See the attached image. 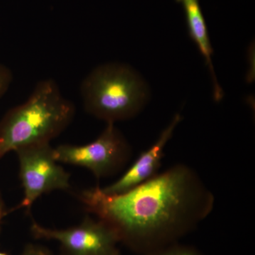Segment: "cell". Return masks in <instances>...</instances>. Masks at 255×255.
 <instances>
[{
  "mask_svg": "<svg viewBox=\"0 0 255 255\" xmlns=\"http://www.w3.org/2000/svg\"><path fill=\"white\" fill-rule=\"evenodd\" d=\"M182 5L187 19L189 36L196 43L201 54L205 59L206 65L209 69L214 89V98L216 102L222 100L224 92L220 86L212 62L214 50L210 42L207 25L201 10L199 0H176Z\"/></svg>",
  "mask_w": 255,
  "mask_h": 255,
  "instance_id": "ba28073f",
  "label": "cell"
},
{
  "mask_svg": "<svg viewBox=\"0 0 255 255\" xmlns=\"http://www.w3.org/2000/svg\"><path fill=\"white\" fill-rule=\"evenodd\" d=\"M21 255H52L49 251L43 247L30 244L25 247Z\"/></svg>",
  "mask_w": 255,
  "mask_h": 255,
  "instance_id": "8fae6325",
  "label": "cell"
},
{
  "mask_svg": "<svg viewBox=\"0 0 255 255\" xmlns=\"http://www.w3.org/2000/svg\"><path fill=\"white\" fill-rule=\"evenodd\" d=\"M75 107L52 79L37 83L25 103L0 120V159L11 151L50 142L73 122Z\"/></svg>",
  "mask_w": 255,
  "mask_h": 255,
  "instance_id": "7a4b0ae2",
  "label": "cell"
},
{
  "mask_svg": "<svg viewBox=\"0 0 255 255\" xmlns=\"http://www.w3.org/2000/svg\"><path fill=\"white\" fill-rule=\"evenodd\" d=\"M0 255H8L6 254V253H2V252H0Z\"/></svg>",
  "mask_w": 255,
  "mask_h": 255,
  "instance_id": "4fadbf2b",
  "label": "cell"
},
{
  "mask_svg": "<svg viewBox=\"0 0 255 255\" xmlns=\"http://www.w3.org/2000/svg\"><path fill=\"white\" fill-rule=\"evenodd\" d=\"M145 255H204L200 251L191 246L179 245L175 243L163 247Z\"/></svg>",
  "mask_w": 255,
  "mask_h": 255,
  "instance_id": "9c48e42d",
  "label": "cell"
},
{
  "mask_svg": "<svg viewBox=\"0 0 255 255\" xmlns=\"http://www.w3.org/2000/svg\"><path fill=\"white\" fill-rule=\"evenodd\" d=\"M131 148L115 124H107L95 140L85 145H60L54 148L58 162L85 167L97 179L110 177L124 168Z\"/></svg>",
  "mask_w": 255,
  "mask_h": 255,
  "instance_id": "277c9868",
  "label": "cell"
},
{
  "mask_svg": "<svg viewBox=\"0 0 255 255\" xmlns=\"http://www.w3.org/2000/svg\"><path fill=\"white\" fill-rule=\"evenodd\" d=\"M80 94L87 113L107 124L134 118L148 102L143 78L126 64L99 65L84 79Z\"/></svg>",
  "mask_w": 255,
  "mask_h": 255,
  "instance_id": "3957f363",
  "label": "cell"
},
{
  "mask_svg": "<svg viewBox=\"0 0 255 255\" xmlns=\"http://www.w3.org/2000/svg\"><path fill=\"white\" fill-rule=\"evenodd\" d=\"M182 119L180 114H176L169 125L161 132L155 143L147 150L142 152L118 180L108 187H101L102 190L106 194H122L158 174L159 169L162 165L165 146L173 136L176 128Z\"/></svg>",
  "mask_w": 255,
  "mask_h": 255,
  "instance_id": "52a82bcc",
  "label": "cell"
},
{
  "mask_svg": "<svg viewBox=\"0 0 255 255\" xmlns=\"http://www.w3.org/2000/svg\"><path fill=\"white\" fill-rule=\"evenodd\" d=\"M6 214L5 212L4 202H3L2 198H1V194H0V228H1V223L2 221L3 217Z\"/></svg>",
  "mask_w": 255,
  "mask_h": 255,
  "instance_id": "7c38bea8",
  "label": "cell"
},
{
  "mask_svg": "<svg viewBox=\"0 0 255 255\" xmlns=\"http://www.w3.org/2000/svg\"><path fill=\"white\" fill-rule=\"evenodd\" d=\"M31 232L38 239L58 242L62 255H120L115 231L105 221L89 216L78 226L63 230L44 228L33 221Z\"/></svg>",
  "mask_w": 255,
  "mask_h": 255,
  "instance_id": "8992f818",
  "label": "cell"
},
{
  "mask_svg": "<svg viewBox=\"0 0 255 255\" xmlns=\"http://www.w3.org/2000/svg\"><path fill=\"white\" fill-rule=\"evenodd\" d=\"M19 164V178L23 198L14 210L31 206L43 194L55 190L70 189V174L55 160L54 148L50 142L20 147L14 151Z\"/></svg>",
  "mask_w": 255,
  "mask_h": 255,
  "instance_id": "5b68a950",
  "label": "cell"
},
{
  "mask_svg": "<svg viewBox=\"0 0 255 255\" xmlns=\"http://www.w3.org/2000/svg\"><path fill=\"white\" fill-rule=\"evenodd\" d=\"M13 81V74L9 68L0 63V99L6 93Z\"/></svg>",
  "mask_w": 255,
  "mask_h": 255,
  "instance_id": "30bf717a",
  "label": "cell"
},
{
  "mask_svg": "<svg viewBox=\"0 0 255 255\" xmlns=\"http://www.w3.org/2000/svg\"><path fill=\"white\" fill-rule=\"evenodd\" d=\"M79 199L120 242L144 255L177 243L211 214L215 204L199 174L182 164L122 194H106L96 187L82 191Z\"/></svg>",
  "mask_w": 255,
  "mask_h": 255,
  "instance_id": "6da1fadb",
  "label": "cell"
}]
</instances>
